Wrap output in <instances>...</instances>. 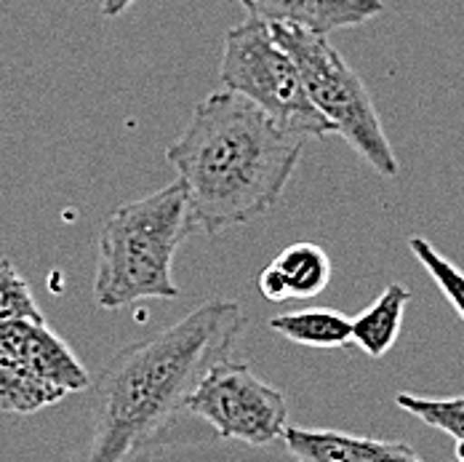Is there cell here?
Returning <instances> with one entry per match:
<instances>
[{"instance_id": "3957f363", "label": "cell", "mask_w": 464, "mask_h": 462, "mask_svg": "<svg viewBox=\"0 0 464 462\" xmlns=\"http://www.w3.org/2000/svg\"><path fill=\"white\" fill-rule=\"evenodd\" d=\"M189 232L187 192L179 180L118 206L99 232L96 305L102 310H121L141 300H177L179 286L171 268Z\"/></svg>"}, {"instance_id": "5bb4252c", "label": "cell", "mask_w": 464, "mask_h": 462, "mask_svg": "<svg viewBox=\"0 0 464 462\" xmlns=\"http://www.w3.org/2000/svg\"><path fill=\"white\" fill-rule=\"evenodd\" d=\"M395 404L403 412L419 417L424 425L449 433L457 444L464 441V396H457V398H427V396H414V393H398Z\"/></svg>"}, {"instance_id": "7c38bea8", "label": "cell", "mask_w": 464, "mask_h": 462, "mask_svg": "<svg viewBox=\"0 0 464 462\" xmlns=\"http://www.w3.org/2000/svg\"><path fill=\"white\" fill-rule=\"evenodd\" d=\"M270 329L304 348H347L353 342V319L331 308H304L294 313H280L270 321Z\"/></svg>"}, {"instance_id": "7a4b0ae2", "label": "cell", "mask_w": 464, "mask_h": 462, "mask_svg": "<svg viewBox=\"0 0 464 462\" xmlns=\"http://www.w3.org/2000/svg\"><path fill=\"white\" fill-rule=\"evenodd\" d=\"M302 155L304 139L227 89L200 99L166 150L187 192L189 225L206 235L273 211Z\"/></svg>"}, {"instance_id": "e0dca14e", "label": "cell", "mask_w": 464, "mask_h": 462, "mask_svg": "<svg viewBox=\"0 0 464 462\" xmlns=\"http://www.w3.org/2000/svg\"><path fill=\"white\" fill-rule=\"evenodd\" d=\"M457 462H464V441L457 444Z\"/></svg>"}, {"instance_id": "9a60e30c", "label": "cell", "mask_w": 464, "mask_h": 462, "mask_svg": "<svg viewBox=\"0 0 464 462\" xmlns=\"http://www.w3.org/2000/svg\"><path fill=\"white\" fill-rule=\"evenodd\" d=\"M409 249H411V254L417 257L419 262H421V268L430 273V278L438 283V289L443 291V297L454 305V310L459 313V319L464 321V273L454 265V262H449L427 238H419L414 235L411 241H409Z\"/></svg>"}, {"instance_id": "277c9868", "label": "cell", "mask_w": 464, "mask_h": 462, "mask_svg": "<svg viewBox=\"0 0 464 462\" xmlns=\"http://www.w3.org/2000/svg\"><path fill=\"white\" fill-rule=\"evenodd\" d=\"M270 30L296 62L310 102L328 121L334 134L344 139L379 177L395 180L401 174V163L373 107L372 93L339 48L331 46L325 35L299 27L270 25Z\"/></svg>"}, {"instance_id": "4fadbf2b", "label": "cell", "mask_w": 464, "mask_h": 462, "mask_svg": "<svg viewBox=\"0 0 464 462\" xmlns=\"http://www.w3.org/2000/svg\"><path fill=\"white\" fill-rule=\"evenodd\" d=\"M46 324L44 313L33 297L30 283L16 270V265L3 257L0 260V326L19 324Z\"/></svg>"}, {"instance_id": "8992f818", "label": "cell", "mask_w": 464, "mask_h": 462, "mask_svg": "<svg viewBox=\"0 0 464 462\" xmlns=\"http://www.w3.org/2000/svg\"><path fill=\"white\" fill-rule=\"evenodd\" d=\"M89 385V369L46 324L0 326V412L35 415Z\"/></svg>"}, {"instance_id": "30bf717a", "label": "cell", "mask_w": 464, "mask_h": 462, "mask_svg": "<svg viewBox=\"0 0 464 462\" xmlns=\"http://www.w3.org/2000/svg\"><path fill=\"white\" fill-rule=\"evenodd\" d=\"M331 260L318 243H291L262 270L259 291L270 302L313 300L331 283Z\"/></svg>"}, {"instance_id": "ba28073f", "label": "cell", "mask_w": 464, "mask_h": 462, "mask_svg": "<svg viewBox=\"0 0 464 462\" xmlns=\"http://www.w3.org/2000/svg\"><path fill=\"white\" fill-rule=\"evenodd\" d=\"M251 19L299 27L315 35L361 27L384 14L382 0H237Z\"/></svg>"}, {"instance_id": "5b68a950", "label": "cell", "mask_w": 464, "mask_h": 462, "mask_svg": "<svg viewBox=\"0 0 464 462\" xmlns=\"http://www.w3.org/2000/svg\"><path fill=\"white\" fill-rule=\"evenodd\" d=\"M225 89L246 96L280 129L296 137H331L334 129L310 102L296 62L273 38L270 25L246 19L225 33L219 62Z\"/></svg>"}, {"instance_id": "52a82bcc", "label": "cell", "mask_w": 464, "mask_h": 462, "mask_svg": "<svg viewBox=\"0 0 464 462\" xmlns=\"http://www.w3.org/2000/svg\"><path fill=\"white\" fill-rule=\"evenodd\" d=\"M185 412L206 419L219 438L251 447H270L288 428L285 396L230 356L203 374L187 398Z\"/></svg>"}, {"instance_id": "8fae6325", "label": "cell", "mask_w": 464, "mask_h": 462, "mask_svg": "<svg viewBox=\"0 0 464 462\" xmlns=\"http://www.w3.org/2000/svg\"><path fill=\"white\" fill-rule=\"evenodd\" d=\"M409 300H411L409 286L390 283L363 313L353 319V342L366 356L382 359L398 342Z\"/></svg>"}, {"instance_id": "6da1fadb", "label": "cell", "mask_w": 464, "mask_h": 462, "mask_svg": "<svg viewBox=\"0 0 464 462\" xmlns=\"http://www.w3.org/2000/svg\"><path fill=\"white\" fill-rule=\"evenodd\" d=\"M246 316L237 302L208 300L177 324L115 353L93 385L86 462H134L185 412L189 393L227 359Z\"/></svg>"}, {"instance_id": "9c48e42d", "label": "cell", "mask_w": 464, "mask_h": 462, "mask_svg": "<svg viewBox=\"0 0 464 462\" xmlns=\"http://www.w3.org/2000/svg\"><path fill=\"white\" fill-rule=\"evenodd\" d=\"M283 441L296 462H424L409 444L358 438L342 430L285 428Z\"/></svg>"}, {"instance_id": "2e32d148", "label": "cell", "mask_w": 464, "mask_h": 462, "mask_svg": "<svg viewBox=\"0 0 464 462\" xmlns=\"http://www.w3.org/2000/svg\"><path fill=\"white\" fill-rule=\"evenodd\" d=\"M137 0H102V16L107 19H115L121 16L123 11H129Z\"/></svg>"}]
</instances>
